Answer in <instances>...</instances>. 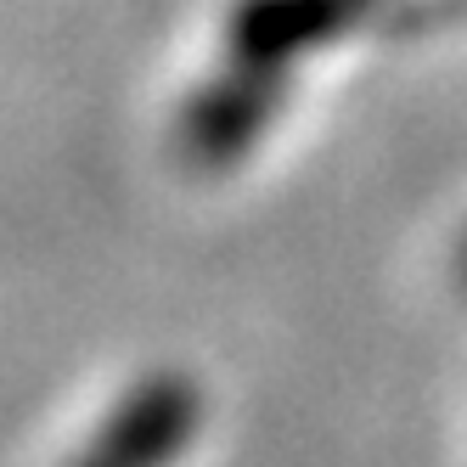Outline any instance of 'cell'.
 Segmentation results:
<instances>
[{
    "label": "cell",
    "mask_w": 467,
    "mask_h": 467,
    "mask_svg": "<svg viewBox=\"0 0 467 467\" xmlns=\"http://www.w3.org/2000/svg\"><path fill=\"white\" fill-rule=\"evenodd\" d=\"M203 428V389L186 372H147L96 422L74 467H175Z\"/></svg>",
    "instance_id": "cell-2"
},
{
    "label": "cell",
    "mask_w": 467,
    "mask_h": 467,
    "mask_svg": "<svg viewBox=\"0 0 467 467\" xmlns=\"http://www.w3.org/2000/svg\"><path fill=\"white\" fill-rule=\"evenodd\" d=\"M389 0H231L225 12V57L214 74L259 85L265 96H287L293 68L305 57L344 46Z\"/></svg>",
    "instance_id": "cell-1"
},
{
    "label": "cell",
    "mask_w": 467,
    "mask_h": 467,
    "mask_svg": "<svg viewBox=\"0 0 467 467\" xmlns=\"http://www.w3.org/2000/svg\"><path fill=\"white\" fill-rule=\"evenodd\" d=\"M462 276H467V243H462Z\"/></svg>",
    "instance_id": "cell-3"
}]
</instances>
